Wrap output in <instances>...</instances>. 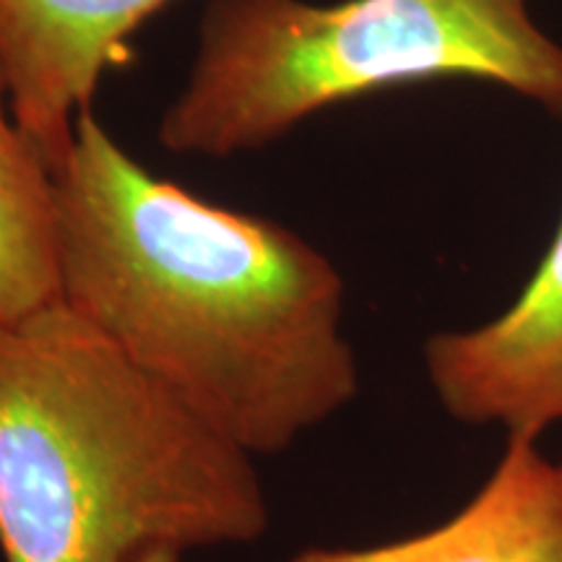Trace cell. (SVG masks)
I'll return each mask as SVG.
<instances>
[{
  "label": "cell",
  "mask_w": 562,
  "mask_h": 562,
  "mask_svg": "<svg viewBox=\"0 0 562 562\" xmlns=\"http://www.w3.org/2000/svg\"><path fill=\"white\" fill-rule=\"evenodd\" d=\"M53 175L63 305L237 448L286 451L357 396L344 281L305 237L154 178L91 108Z\"/></svg>",
  "instance_id": "cell-1"
},
{
  "label": "cell",
  "mask_w": 562,
  "mask_h": 562,
  "mask_svg": "<svg viewBox=\"0 0 562 562\" xmlns=\"http://www.w3.org/2000/svg\"><path fill=\"white\" fill-rule=\"evenodd\" d=\"M425 368L442 409L467 425L537 440L562 422V220L508 311L480 328L430 336Z\"/></svg>",
  "instance_id": "cell-4"
},
{
  "label": "cell",
  "mask_w": 562,
  "mask_h": 562,
  "mask_svg": "<svg viewBox=\"0 0 562 562\" xmlns=\"http://www.w3.org/2000/svg\"><path fill=\"white\" fill-rule=\"evenodd\" d=\"M182 552L170 550V547H154V550L140 552L138 558H133L131 562H180Z\"/></svg>",
  "instance_id": "cell-8"
},
{
  "label": "cell",
  "mask_w": 562,
  "mask_h": 562,
  "mask_svg": "<svg viewBox=\"0 0 562 562\" xmlns=\"http://www.w3.org/2000/svg\"><path fill=\"white\" fill-rule=\"evenodd\" d=\"M170 0H0L11 110L55 172L125 40Z\"/></svg>",
  "instance_id": "cell-5"
},
{
  "label": "cell",
  "mask_w": 562,
  "mask_h": 562,
  "mask_svg": "<svg viewBox=\"0 0 562 562\" xmlns=\"http://www.w3.org/2000/svg\"><path fill=\"white\" fill-rule=\"evenodd\" d=\"M290 562H562V461L513 435L484 487L446 524L362 550L313 547Z\"/></svg>",
  "instance_id": "cell-6"
},
{
  "label": "cell",
  "mask_w": 562,
  "mask_h": 562,
  "mask_svg": "<svg viewBox=\"0 0 562 562\" xmlns=\"http://www.w3.org/2000/svg\"><path fill=\"white\" fill-rule=\"evenodd\" d=\"M256 459L60 300L0 323L3 562H131L266 537Z\"/></svg>",
  "instance_id": "cell-2"
},
{
  "label": "cell",
  "mask_w": 562,
  "mask_h": 562,
  "mask_svg": "<svg viewBox=\"0 0 562 562\" xmlns=\"http://www.w3.org/2000/svg\"><path fill=\"white\" fill-rule=\"evenodd\" d=\"M60 300L55 175L11 110L0 66V323Z\"/></svg>",
  "instance_id": "cell-7"
},
{
  "label": "cell",
  "mask_w": 562,
  "mask_h": 562,
  "mask_svg": "<svg viewBox=\"0 0 562 562\" xmlns=\"http://www.w3.org/2000/svg\"><path fill=\"white\" fill-rule=\"evenodd\" d=\"M451 76L501 83L562 117V45L526 0H211L159 144L232 157L331 104Z\"/></svg>",
  "instance_id": "cell-3"
}]
</instances>
